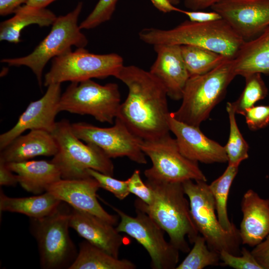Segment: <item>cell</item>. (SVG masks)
<instances>
[{
    "label": "cell",
    "instance_id": "cell-1",
    "mask_svg": "<svg viewBox=\"0 0 269 269\" xmlns=\"http://www.w3.org/2000/svg\"><path fill=\"white\" fill-rule=\"evenodd\" d=\"M116 78L128 88L116 118L143 140L169 134L167 92L149 71L135 65H124Z\"/></svg>",
    "mask_w": 269,
    "mask_h": 269
},
{
    "label": "cell",
    "instance_id": "cell-2",
    "mask_svg": "<svg viewBox=\"0 0 269 269\" xmlns=\"http://www.w3.org/2000/svg\"><path fill=\"white\" fill-rule=\"evenodd\" d=\"M145 183L152 191V201L147 205L137 198L134 201L135 208L144 212L154 220L180 252H189L186 238L193 244L200 234L192 217L182 183L147 179Z\"/></svg>",
    "mask_w": 269,
    "mask_h": 269
},
{
    "label": "cell",
    "instance_id": "cell-3",
    "mask_svg": "<svg viewBox=\"0 0 269 269\" xmlns=\"http://www.w3.org/2000/svg\"><path fill=\"white\" fill-rule=\"evenodd\" d=\"M139 39L152 46L157 44L190 45L203 47L233 59L245 41L223 19L197 22L185 20L169 29L145 28Z\"/></svg>",
    "mask_w": 269,
    "mask_h": 269
},
{
    "label": "cell",
    "instance_id": "cell-4",
    "mask_svg": "<svg viewBox=\"0 0 269 269\" xmlns=\"http://www.w3.org/2000/svg\"><path fill=\"white\" fill-rule=\"evenodd\" d=\"M236 76L233 59H226L213 70L190 76L185 86L179 109L171 112L177 120L199 127L214 108L223 99Z\"/></svg>",
    "mask_w": 269,
    "mask_h": 269
},
{
    "label": "cell",
    "instance_id": "cell-5",
    "mask_svg": "<svg viewBox=\"0 0 269 269\" xmlns=\"http://www.w3.org/2000/svg\"><path fill=\"white\" fill-rule=\"evenodd\" d=\"M52 134L58 150L51 161L59 169L61 178L87 177L90 176L87 172L89 168L113 176L114 166L111 158L96 145L83 143L74 133L68 120L56 122Z\"/></svg>",
    "mask_w": 269,
    "mask_h": 269
},
{
    "label": "cell",
    "instance_id": "cell-6",
    "mask_svg": "<svg viewBox=\"0 0 269 269\" xmlns=\"http://www.w3.org/2000/svg\"><path fill=\"white\" fill-rule=\"evenodd\" d=\"M67 205L62 202L49 215L30 218V229L37 243L42 269H69L78 254L69 235L71 208Z\"/></svg>",
    "mask_w": 269,
    "mask_h": 269
},
{
    "label": "cell",
    "instance_id": "cell-7",
    "mask_svg": "<svg viewBox=\"0 0 269 269\" xmlns=\"http://www.w3.org/2000/svg\"><path fill=\"white\" fill-rule=\"evenodd\" d=\"M82 7L83 3L79 2L72 11L57 17L50 32L31 53L21 57L3 58L1 62L11 66L28 67L41 86L43 69L50 59L71 51L73 46L85 48L87 45L88 39L78 25Z\"/></svg>",
    "mask_w": 269,
    "mask_h": 269
},
{
    "label": "cell",
    "instance_id": "cell-8",
    "mask_svg": "<svg viewBox=\"0 0 269 269\" xmlns=\"http://www.w3.org/2000/svg\"><path fill=\"white\" fill-rule=\"evenodd\" d=\"M182 185L189 199L194 222L209 248L219 254L225 251L234 255H240L242 241L239 230L236 226L230 232L222 228L216 214L213 196L206 181L188 180Z\"/></svg>",
    "mask_w": 269,
    "mask_h": 269
},
{
    "label": "cell",
    "instance_id": "cell-9",
    "mask_svg": "<svg viewBox=\"0 0 269 269\" xmlns=\"http://www.w3.org/2000/svg\"><path fill=\"white\" fill-rule=\"evenodd\" d=\"M118 85H100L91 79L71 82L61 94L59 112L90 115L102 123L113 124L121 105Z\"/></svg>",
    "mask_w": 269,
    "mask_h": 269
},
{
    "label": "cell",
    "instance_id": "cell-10",
    "mask_svg": "<svg viewBox=\"0 0 269 269\" xmlns=\"http://www.w3.org/2000/svg\"><path fill=\"white\" fill-rule=\"evenodd\" d=\"M124 65L123 57L117 53L97 54L78 48L53 59L51 67L44 76V85L47 87L66 81L116 77Z\"/></svg>",
    "mask_w": 269,
    "mask_h": 269
},
{
    "label": "cell",
    "instance_id": "cell-11",
    "mask_svg": "<svg viewBox=\"0 0 269 269\" xmlns=\"http://www.w3.org/2000/svg\"><path fill=\"white\" fill-rule=\"evenodd\" d=\"M141 148L152 162L151 167L144 172L146 179L178 183L188 180L207 181L198 162L183 155L176 139L170 134L153 140H142Z\"/></svg>",
    "mask_w": 269,
    "mask_h": 269
},
{
    "label": "cell",
    "instance_id": "cell-12",
    "mask_svg": "<svg viewBox=\"0 0 269 269\" xmlns=\"http://www.w3.org/2000/svg\"><path fill=\"white\" fill-rule=\"evenodd\" d=\"M119 216L120 221L116 229L129 235L141 245L151 259L153 269H176L179 251L166 241L164 231L144 212L135 209L136 216H131L121 210L107 203Z\"/></svg>",
    "mask_w": 269,
    "mask_h": 269
},
{
    "label": "cell",
    "instance_id": "cell-13",
    "mask_svg": "<svg viewBox=\"0 0 269 269\" xmlns=\"http://www.w3.org/2000/svg\"><path fill=\"white\" fill-rule=\"evenodd\" d=\"M75 135L86 143L100 148L109 158L127 157L138 164H146L141 148V139L134 134L119 119L113 126L101 128L85 123L71 124Z\"/></svg>",
    "mask_w": 269,
    "mask_h": 269
},
{
    "label": "cell",
    "instance_id": "cell-14",
    "mask_svg": "<svg viewBox=\"0 0 269 269\" xmlns=\"http://www.w3.org/2000/svg\"><path fill=\"white\" fill-rule=\"evenodd\" d=\"M211 7L245 41L269 27V0H220Z\"/></svg>",
    "mask_w": 269,
    "mask_h": 269
},
{
    "label": "cell",
    "instance_id": "cell-15",
    "mask_svg": "<svg viewBox=\"0 0 269 269\" xmlns=\"http://www.w3.org/2000/svg\"><path fill=\"white\" fill-rule=\"evenodd\" d=\"M61 96L60 83L49 85L46 93L40 99L29 103L15 125L0 134V149L5 148L28 130H40L52 133L56 124L55 117L60 112Z\"/></svg>",
    "mask_w": 269,
    "mask_h": 269
},
{
    "label": "cell",
    "instance_id": "cell-16",
    "mask_svg": "<svg viewBox=\"0 0 269 269\" xmlns=\"http://www.w3.org/2000/svg\"><path fill=\"white\" fill-rule=\"evenodd\" d=\"M100 188L98 181L90 175L81 179L61 178L49 185L46 191L72 208L96 216L115 226L119 217L108 213L100 204L96 194Z\"/></svg>",
    "mask_w": 269,
    "mask_h": 269
},
{
    "label": "cell",
    "instance_id": "cell-17",
    "mask_svg": "<svg viewBox=\"0 0 269 269\" xmlns=\"http://www.w3.org/2000/svg\"><path fill=\"white\" fill-rule=\"evenodd\" d=\"M168 121L170 131L175 135L179 149L185 157L206 164L228 162L224 146L206 136L199 127L177 120L171 112Z\"/></svg>",
    "mask_w": 269,
    "mask_h": 269
},
{
    "label": "cell",
    "instance_id": "cell-18",
    "mask_svg": "<svg viewBox=\"0 0 269 269\" xmlns=\"http://www.w3.org/2000/svg\"><path fill=\"white\" fill-rule=\"evenodd\" d=\"M153 48L156 58L149 72L161 83L168 97L174 100L182 99L190 75L180 45L157 44Z\"/></svg>",
    "mask_w": 269,
    "mask_h": 269
},
{
    "label": "cell",
    "instance_id": "cell-19",
    "mask_svg": "<svg viewBox=\"0 0 269 269\" xmlns=\"http://www.w3.org/2000/svg\"><path fill=\"white\" fill-rule=\"evenodd\" d=\"M69 226L86 241L119 258L124 239L114 225L96 216L72 208Z\"/></svg>",
    "mask_w": 269,
    "mask_h": 269
},
{
    "label": "cell",
    "instance_id": "cell-20",
    "mask_svg": "<svg viewBox=\"0 0 269 269\" xmlns=\"http://www.w3.org/2000/svg\"><path fill=\"white\" fill-rule=\"evenodd\" d=\"M243 218L239 229L242 244L255 247L269 234V199L261 198L252 189L241 201Z\"/></svg>",
    "mask_w": 269,
    "mask_h": 269
},
{
    "label": "cell",
    "instance_id": "cell-21",
    "mask_svg": "<svg viewBox=\"0 0 269 269\" xmlns=\"http://www.w3.org/2000/svg\"><path fill=\"white\" fill-rule=\"evenodd\" d=\"M57 150V144L52 133L32 130L18 136L0 150V161L8 163L27 161L38 156H53Z\"/></svg>",
    "mask_w": 269,
    "mask_h": 269
},
{
    "label": "cell",
    "instance_id": "cell-22",
    "mask_svg": "<svg viewBox=\"0 0 269 269\" xmlns=\"http://www.w3.org/2000/svg\"><path fill=\"white\" fill-rule=\"evenodd\" d=\"M6 164L16 173L20 186L35 195L46 192L49 185L61 179L59 169L51 160H29Z\"/></svg>",
    "mask_w": 269,
    "mask_h": 269
},
{
    "label": "cell",
    "instance_id": "cell-23",
    "mask_svg": "<svg viewBox=\"0 0 269 269\" xmlns=\"http://www.w3.org/2000/svg\"><path fill=\"white\" fill-rule=\"evenodd\" d=\"M234 71L244 77L260 73L269 75V27L245 41L233 59Z\"/></svg>",
    "mask_w": 269,
    "mask_h": 269
},
{
    "label": "cell",
    "instance_id": "cell-24",
    "mask_svg": "<svg viewBox=\"0 0 269 269\" xmlns=\"http://www.w3.org/2000/svg\"><path fill=\"white\" fill-rule=\"evenodd\" d=\"M11 18L0 24V40L17 43L21 30L26 26L36 24L39 26L52 25L57 17L45 8H37L24 4L17 8Z\"/></svg>",
    "mask_w": 269,
    "mask_h": 269
},
{
    "label": "cell",
    "instance_id": "cell-25",
    "mask_svg": "<svg viewBox=\"0 0 269 269\" xmlns=\"http://www.w3.org/2000/svg\"><path fill=\"white\" fill-rule=\"evenodd\" d=\"M62 201L50 193L26 197H10L0 189V211L18 213L30 218L44 217L53 212Z\"/></svg>",
    "mask_w": 269,
    "mask_h": 269
},
{
    "label": "cell",
    "instance_id": "cell-26",
    "mask_svg": "<svg viewBox=\"0 0 269 269\" xmlns=\"http://www.w3.org/2000/svg\"><path fill=\"white\" fill-rule=\"evenodd\" d=\"M130 260L120 259L85 241L79 245L76 258L69 269H134Z\"/></svg>",
    "mask_w": 269,
    "mask_h": 269
},
{
    "label": "cell",
    "instance_id": "cell-27",
    "mask_svg": "<svg viewBox=\"0 0 269 269\" xmlns=\"http://www.w3.org/2000/svg\"><path fill=\"white\" fill-rule=\"evenodd\" d=\"M239 165L229 164L223 173L209 185L213 196L216 213L222 228L231 231L235 225L228 217L227 201L231 186L239 169Z\"/></svg>",
    "mask_w": 269,
    "mask_h": 269
},
{
    "label": "cell",
    "instance_id": "cell-28",
    "mask_svg": "<svg viewBox=\"0 0 269 269\" xmlns=\"http://www.w3.org/2000/svg\"><path fill=\"white\" fill-rule=\"evenodd\" d=\"M180 46L182 57L190 77L206 73L228 59L203 47L190 45Z\"/></svg>",
    "mask_w": 269,
    "mask_h": 269
},
{
    "label": "cell",
    "instance_id": "cell-29",
    "mask_svg": "<svg viewBox=\"0 0 269 269\" xmlns=\"http://www.w3.org/2000/svg\"><path fill=\"white\" fill-rule=\"evenodd\" d=\"M230 131L228 141L224 146L228 158V164L240 165L243 160L249 157V145L244 138L237 124L236 112L232 102L226 105Z\"/></svg>",
    "mask_w": 269,
    "mask_h": 269
},
{
    "label": "cell",
    "instance_id": "cell-30",
    "mask_svg": "<svg viewBox=\"0 0 269 269\" xmlns=\"http://www.w3.org/2000/svg\"><path fill=\"white\" fill-rule=\"evenodd\" d=\"M193 244L192 249L176 269H202L220 264V254L209 248L202 236L198 235Z\"/></svg>",
    "mask_w": 269,
    "mask_h": 269
},
{
    "label": "cell",
    "instance_id": "cell-31",
    "mask_svg": "<svg viewBox=\"0 0 269 269\" xmlns=\"http://www.w3.org/2000/svg\"><path fill=\"white\" fill-rule=\"evenodd\" d=\"M245 86L241 94L232 102L236 113L243 115L245 111L258 101L264 99L268 94V88L261 74L254 73L246 76Z\"/></svg>",
    "mask_w": 269,
    "mask_h": 269
},
{
    "label": "cell",
    "instance_id": "cell-32",
    "mask_svg": "<svg viewBox=\"0 0 269 269\" xmlns=\"http://www.w3.org/2000/svg\"><path fill=\"white\" fill-rule=\"evenodd\" d=\"M119 0H99L92 12L80 24V28L91 29L109 20Z\"/></svg>",
    "mask_w": 269,
    "mask_h": 269
},
{
    "label": "cell",
    "instance_id": "cell-33",
    "mask_svg": "<svg viewBox=\"0 0 269 269\" xmlns=\"http://www.w3.org/2000/svg\"><path fill=\"white\" fill-rule=\"evenodd\" d=\"M87 172L98 181L100 188L111 192L119 199H124L130 193L128 188V180H118L113 177V176L91 168L88 169Z\"/></svg>",
    "mask_w": 269,
    "mask_h": 269
},
{
    "label": "cell",
    "instance_id": "cell-34",
    "mask_svg": "<svg viewBox=\"0 0 269 269\" xmlns=\"http://www.w3.org/2000/svg\"><path fill=\"white\" fill-rule=\"evenodd\" d=\"M222 265L235 269H263L256 260L251 251L246 248H241V254L234 255L227 251L220 253Z\"/></svg>",
    "mask_w": 269,
    "mask_h": 269
},
{
    "label": "cell",
    "instance_id": "cell-35",
    "mask_svg": "<svg viewBox=\"0 0 269 269\" xmlns=\"http://www.w3.org/2000/svg\"><path fill=\"white\" fill-rule=\"evenodd\" d=\"M248 128L252 131L263 129L269 124V104L254 106L247 109L243 115Z\"/></svg>",
    "mask_w": 269,
    "mask_h": 269
},
{
    "label": "cell",
    "instance_id": "cell-36",
    "mask_svg": "<svg viewBox=\"0 0 269 269\" xmlns=\"http://www.w3.org/2000/svg\"><path fill=\"white\" fill-rule=\"evenodd\" d=\"M127 180L130 193L136 195L146 204H150L153 200V193L151 188L142 181L140 171L135 170Z\"/></svg>",
    "mask_w": 269,
    "mask_h": 269
},
{
    "label": "cell",
    "instance_id": "cell-37",
    "mask_svg": "<svg viewBox=\"0 0 269 269\" xmlns=\"http://www.w3.org/2000/svg\"><path fill=\"white\" fill-rule=\"evenodd\" d=\"M251 252L263 269H269V234Z\"/></svg>",
    "mask_w": 269,
    "mask_h": 269
},
{
    "label": "cell",
    "instance_id": "cell-38",
    "mask_svg": "<svg viewBox=\"0 0 269 269\" xmlns=\"http://www.w3.org/2000/svg\"><path fill=\"white\" fill-rule=\"evenodd\" d=\"M181 13L186 15L189 20L197 22H207L222 19L221 15L215 11L184 10Z\"/></svg>",
    "mask_w": 269,
    "mask_h": 269
},
{
    "label": "cell",
    "instance_id": "cell-39",
    "mask_svg": "<svg viewBox=\"0 0 269 269\" xmlns=\"http://www.w3.org/2000/svg\"><path fill=\"white\" fill-rule=\"evenodd\" d=\"M6 163L0 161V185L14 186L18 183L16 174H14Z\"/></svg>",
    "mask_w": 269,
    "mask_h": 269
},
{
    "label": "cell",
    "instance_id": "cell-40",
    "mask_svg": "<svg viewBox=\"0 0 269 269\" xmlns=\"http://www.w3.org/2000/svg\"><path fill=\"white\" fill-rule=\"evenodd\" d=\"M28 0H0V14L6 15L14 13L22 4H25Z\"/></svg>",
    "mask_w": 269,
    "mask_h": 269
},
{
    "label": "cell",
    "instance_id": "cell-41",
    "mask_svg": "<svg viewBox=\"0 0 269 269\" xmlns=\"http://www.w3.org/2000/svg\"><path fill=\"white\" fill-rule=\"evenodd\" d=\"M185 6L190 10H200L218 2L220 0H183Z\"/></svg>",
    "mask_w": 269,
    "mask_h": 269
},
{
    "label": "cell",
    "instance_id": "cell-42",
    "mask_svg": "<svg viewBox=\"0 0 269 269\" xmlns=\"http://www.w3.org/2000/svg\"><path fill=\"white\" fill-rule=\"evenodd\" d=\"M153 5L159 11L164 13L172 11L181 12L182 10L176 7L169 0H150Z\"/></svg>",
    "mask_w": 269,
    "mask_h": 269
},
{
    "label": "cell",
    "instance_id": "cell-43",
    "mask_svg": "<svg viewBox=\"0 0 269 269\" xmlns=\"http://www.w3.org/2000/svg\"><path fill=\"white\" fill-rule=\"evenodd\" d=\"M55 0H28L24 4L34 7L45 8Z\"/></svg>",
    "mask_w": 269,
    "mask_h": 269
},
{
    "label": "cell",
    "instance_id": "cell-44",
    "mask_svg": "<svg viewBox=\"0 0 269 269\" xmlns=\"http://www.w3.org/2000/svg\"><path fill=\"white\" fill-rule=\"evenodd\" d=\"M170 2L174 5L178 4L181 0H169Z\"/></svg>",
    "mask_w": 269,
    "mask_h": 269
}]
</instances>
